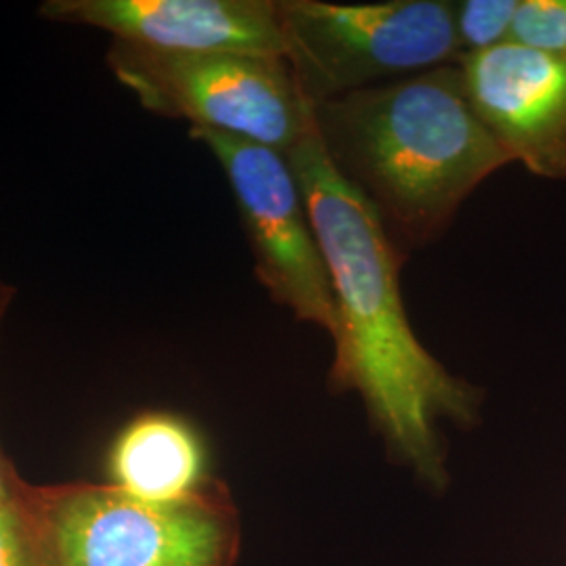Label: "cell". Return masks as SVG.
<instances>
[{
	"label": "cell",
	"mask_w": 566,
	"mask_h": 566,
	"mask_svg": "<svg viewBox=\"0 0 566 566\" xmlns=\"http://www.w3.org/2000/svg\"><path fill=\"white\" fill-rule=\"evenodd\" d=\"M287 160L303 189L336 304L334 390H357L374 426L405 464L441 483V418L470 424L474 388L453 378L411 329L399 273L405 254L369 203L332 166L313 130Z\"/></svg>",
	"instance_id": "1"
},
{
	"label": "cell",
	"mask_w": 566,
	"mask_h": 566,
	"mask_svg": "<svg viewBox=\"0 0 566 566\" xmlns=\"http://www.w3.org/2000/svg\"><path fill=\"white\" fill-rule=\"evenodd\" d=\"M332 166L407 254L443 235L474 189L510 163L474 112L460 63L313 105Z\"/></svg>",
	"instance_id": "2"
},
{
	"label": "cell",
	"mask_w": 566,
	"mask_h": 566,
	"mask_svg": "<svg viewBox=\"0 0 566 566\" xmlns=\"http://www.w3.org/2000/svg\"><path fill=\"white\" fill-rule=\"evenodd\" d=\"M44 566H233L240 546L235 507L210 485L177 504H154L118 486H32Z\"/></svg>",
	"instance_id": "3"
},
{
	"label": "cell",
	"mask_w": 566,
	"mask_h": 566,
	"mask_svg": "<svg viewBox=\"0 0 566 566\" xmlns=\"http://www.w3.org/2000/svg\"><path fill=\"white\" fill-rule=\"evenodd\" d=\"M285 60L311 105L460 61L451 0H277Z\"/></svg>",
	"instance_id": "4"
},
{
	"label": "cell",
	"mask_w": 566,
	"mask_h": 566,
	"mask_svg": "<svg viewBox=\"0 0 566 566\" xmlns=\"http://www.w3.org/2000/svg\"><path fill=\"white\" fill-rule=\"evenodd\" d=\"M109 65L149 112L263 145L285 158L315 130L313 105L285 57L164 53L116 42Z\"/></svg>",
	"instance_id": "5"
},
{
	"label": "cell",
	"mask_w": 566,
	"mask_h": 566,
	"mask_svg": "<svg viewBox=\"0 0 566 566\" xmlns=\"http://www.w3.org/2000/svg\"><path fill=\"white\" fill-rule=\"evenodd\" d=\"M227 175L256 275L273 301L296 319L336 332V304L324 252L317 242L301 182L290 160L263 145L214 130L191 128Z\"/></svg>",
	"instance_id": "6"
},
{
	"label": "cell",
	"mask_w": 566,
	"mask_h": 566,
	"mask_svg": "<svg viewBox=\"0 0 566 566\" xmlns=\"http://www.w3.org/2000/svg\"><path fill=\"white\" fill-rule=\"evenodd\" d=\"M486 130L535 177L566 179V55L506 42L458 61Z\"/></svg>",
	"instance_id": "7"
},
{
	"label": "cell",
	"mask_w": 566,
	"mask_h": 566,
	"mask_svg": "<svg viewBox=\"0 0 566 566\" xmlns=\"http://www.w3.org/2000/svg\"><path fill=\"white\" fill-rule=\"evenodd\" d=\"M42 13L151 51L285 57L277 0H53Z\"/></svg>",
	"instance_id": "8"
},
{
	"label": "cell",
	"mask_w": 566,
	"mask_h": 566,
	"mask_svg": "<svg viewBox=\"0 0 566 566\" xmlns=\"http://www.w3.org/2000/svg\"><path fill=\"white\" fill-rule=\"evenodd\" d=\"M200 432L175 413L149 411L124 426L109 449L112 485L154 504H177L210 485Z\"/></svg>",
	"instance_id": "9"
},
{
	"label": "cell",
	"mask_w": 566,
	"mask_h": 566,
	"mask_svg": "<svg viewBox=\"0 0 566 566\" xmlns=\"http://www.w3.org/2000/svg\"><path fill=\"white\" fill-rule=\"evenodd\" d=\"M451 4L460 60L510 42L518 0H451Z\"/></svg>",
	"instance_id": "10"
},
{
	"label": "cell",
	"mask_w": 566,
	"mask_h": 566,
	"mask_svg": "<svg viewBox=\"0 0 566 566\" xmlns=\"http://www.w3.org/2000/svg\"><path fill=\"white\" fill-rule=\"evenodd\" d=\"M510 42L531 51L566 55V0H518Z\"/></svg>",
	"instance_id": "11"
},
{
	"label": "cell",
	"mask_w": 566,
	"mask_h": 566,
	"mask_svg": "<svg viewBox=\"0 0 566 566\" xmlns=\"http://www.w3.org/2000/svg\"><path fill=\"white\" fill-rule=\"evenodd\" d=\"M0 566H44L39 533L23 497L20 476H15L11 495L0 502Z\"/></svg>",
	"instance_id": "12"
},
{
	"label": "cell",
	"mask_w": 566,
	"mask_h": 566,
	"mask_svg": "<svg viewBox=\"0 0 566 566\" xmlns=\"http://www.w3.org/2000/svg\"><path fill=\"white\" fill-rule=\"evenodd\" d=\"M4 306H7V292L0 290V319H2ZM15 476H18V474L13 472V468L7 464V462L2 460V455H0V502H4V500L11 495Z\"/></svg>",
	"instance_id": "13"
}]
</instances>
